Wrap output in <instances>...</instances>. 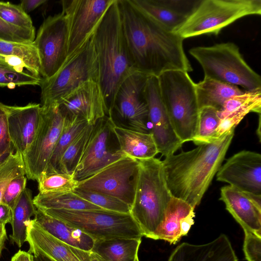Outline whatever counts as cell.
I'll return each instance as SVG.
<instances>
[{
  "mask_svg": "<svg viewBox=\"0 0 261 261\" xmlns=\"http://www.w3.org/2000/svg\"><path fill=\"white\" fill-rule=\"evenodd\" d=\"M11 154L5 155L0 157V165H1L5 161H6Z\"/></svg>",
  "mask_w": 261,
  "mask_h": 261,
  "instance_id": "cell-52",
  "label": "cell"
},
{
  "mask_svg": "<svg viewBox=\"0 0 261 261\" xmlns=\"http://www.w3.org/2000/svg\"><path fill=\"white\" fill-rule=\"evenodd\" d=\"M27 177L19 175L13 178L4 192L1 202L13 209L21 193L26 188Z\"/></svg>",
  "mask_w": 261,
  "mask_h": 261,
  "instance_id": "cell-43",
  "label": "cell"
},
{
  "mask_svg": "<svg viewBox=\"0 0 261 261\" xmlns=\"http://www.w3.org/2000/svg\"><path fill=\"white\" fill-rule=\"evenodd\" d=\"M220 200L244 230L261 237V195L227 186L221 188Z\"/></svg>",
  "mask_w": 261,
  "mask_h": 261,
  "instance_id": "cell-20",
  "label": "cell"
},
{
  "mask_svg": "<svg viewBox=\"0 0 261 261\" xmlns=\"http://www.w3.org/2000/svg\"><path fill=\"white\" fill-rule=\"evenodd\" d=\"M195 92L199 110L211 107L219 111L227 100L244 91L238 86L204 77L195 83Z\"/></svg>",
  "mask_w": 261,
  "mask_h": 261,
  "instance_id": "cell-25",
  "label": "cell"
},
{
  "mask_svg": "<svg viewBox=\"0 0 261 261\" xmlns=\"http://www.w3.org/2000/svg\"><path fill=\"white\" fill-rule=\"evenodd\" d=\"M37 181L42 193L73 192L79 184L73 174L61 172L43 173Z\"/></svg>",
  "mask_w": 261,
  "mask_h": 261,
  "instance_id": "cell-35",
  "label": "cell"
},
{
  "mask_svg": "<svg viewBox=\"0 0 261 261\" xmlns=\"http://www.w3.org/2000/svg\"><path fill=\"white\" fill-rule=\"evenodd\" d=\"M117 2L125 43L136 71L158 77L170 70L193 71L183 38L138 9L130 0Z\"/></svg>",
  "mask_w": 261,
  "mask_h": 261,
  "instance_id": "cell-1",
  "label": "cell"
},
{
  "mask_svg": "<svg viewBox=\"0 0 261 261\" xmlns=\"http://www.w3.org/2000/svg\"><path fill=\"white\" fill-rule=\"evenodd\" d=\"M149 122L159 153L165 157L174 154L183 143L178 137L172 126L163 102L158 78L149 76L144 88Z\"/></svg>",
  "mask_w": 261,
  "mask_h": 261,
  "instance_id": "cell-16",
  "label": "cell"
},
{
  "mask_svg": "<svg viewBox=\"0 0 261 261\" xmlns=\"http://www.w3.org/2000/svg\"><path fill=\"white\" fill-rule=\"evenodd\" d=\"M33 256V261H54L48 256L40 253L35 254Z\"/></svg>",
  "mask_w": 261,
  "mask_h": 261,
  "instance_id": "cell-50",
  "label": "cell"
},
{
  "mask_svg": "<svg viewBox=\"0 0 261 261\" xmlns=\"http://www.w3.org/2000/svg\"><path fill=\"white\" fill-rule=\"evenodd\" d=\"M260 14V0H200L174 32L184 39L202 35H217L240 18Z\"/></svg>",
  "mask_w": 261,
  "mask_h": 261,
  "instance_id": "cell-7",
  "label": "cell"
},
{
  "mask_svg": "<svg viewBox=\"0 0 261 261\" xmlns=\"http://www.w3.org/2000/svg\"><path fill=\"white\" fill-rule=\"evenodd\" d=\"M35 38V29H25L13 26L0 18V40L31 43Z\"/></svg>",
  "mask_w": 261,
  "mask_h": 261,
  "instance_id": "cell-41",
  "label": "cell"
},
{
  "mask_svg": "<svg viewBox=\"0 0 261 261\" xmlns=\"http://www.w3.org/2000/svg\"><path fill=\"white\" fill-rule=\"evenodd\" d=\"M234 130L218 140L191 150L172 154L162 161L166 184L172 197L198 205L221 166L231 143Z\"/></svg>",
  "mask_w": 261,
  "mask_h": 261,
  "instance_id": "cell-2",
  "label": "cell"
},
{
  "mask_svg": "<svg viewBox=\"0 0 261 261\" xmlns=\"http://www.w3.org/2000/svg\"><path fill=\"white\" fill-rule=\"evenodd\" d=\"M43 79L30 72H20L0 60V87L14 88L16 86H40Z\"/></svg>",
  "mask_w": 261,
  "mask_h": 261,
  "instance_id": "cell-36",
  "label": "cell"
},
{
  "mask_svg": "<svg viewBox=\"0 0 261 261\" xmlns=\"http://www.w3.org/2000/svg\"><path fill=\"white\" fill-rule=\"evenodd\" d=\"M115 124L108 115L98 120L93 125L90 137L74 172L78 181L86 179L107 166L124 156L116 147L114 133Z\"/></svg>",
  "mask_w": 261,
  "mask_h": 261,
  "instance_id": "cell-11",
  "label": "cell"
},
{
  "mask_svg": "<svg viewBox=\"0 0 261 261\" xmlns=\"http://www.w3.org/2000/svg\"><path fill=\"white\" fill-rule=\"evenodd\" d=\"M64 119L65 115L58 105L41 107L38 131L22 155L25 175L29 179L37 181L45 171L60 136Z\"/></svg>",
  "mask_w": 261,
  "mask_h": 261,
  "instance_id": "cell-12",
  "label": "cell"
},
{
  "mask_svg": "<svg viewBox=\"0 0 261 261\" xmlns=\"http://www.w3.org/2000/svg\"><path fill=\"white\" fill-rule=\"evenodd\" d=\"M88 124L87 121L82 118L65 115L60 136L44 173L59 172L60 162L64 152Z\"/></svg>",
  "mask_w": 261,
  "mask_h": 261,
  "instance_id": "cell-30",
  "label": "cell"
},
{
  "mask_svg": "<svg viewBox=\"0 0 261 261\" xmlns=\"http://www.w3.org/2000/svg\"><path fill=\"white\" fill-rule=\"evenodd\" d=\"M8 239L5 225H0V256L4 249L5 243Z\"/></svg>",
  "mask_w": 261,
  "mask_h": 261,
  "instance_id": "cell-49",
  "label": "cell"
},
{
  "mask_svg": "<svg viewBox=\"0 0 261 261\" xmlns=\"http://www.w3.org/2000/svg\"><path fill=\"white\" fill-rule=\"evenodd\" d=\"M217 180L244 192L261 195V155L242 150L229 158L217 173Z\"/></svg>",
  "mask_w": 261,
  "mask_h": 261,
  "instance_id": "cell-17",
  "label": "cell"
},
{
  "mask_svg": "<svg viewBox=\"0 0 261 261\" xmlns=\"http://www.w3.org/2000/svg\"><path fill=\"white\" fill-rule=\"evenodd\" d=\"M13 217L12 210L7 205L0 203V225L11 223Z\"/></svg>",
  "mask_w": 261,
  "mask_h": 261,
  "instance_id": "cell-46",
  "label": "cell"
},
{
  "mask_svg": "<svg viewBox=\"0 0 261 261\" xmlns=\"http://www.w3.org/2000/svg\"><path fill=\"white\" fill-rule=\"evenodd\" d=\"M33 255L21 250H18L11 258L10 261H33Z\"/></svg>",
  "mask_w": 261,
  "mask_h": 261,
  "instance_id": "cell-48",
  "label": "cell"
},
{
  "mask_svg": "<svg viewBox=\"0 0 261 261\" xmlns=\"http://www.w3.org/2000/svg\"><path fill=\"white\" fill-rule=\"evenodd\" d=\"M25 175L22 155L15 152L0 165V203L5 189L9 182L19 175Z\"/></svg>",
  "mask_w": 261,
  "mask_h": 261,
  "instance_id": "cell-38",
  "label": "cell"
},
{
  "mask_svg": "<svg viewBox=\"0 0 261 261\" xmlns=\"http://www.w3.org/2000/svg\"><path fill=\"white\" fill-rule=\"evenodd\" d=\"M115 0H63L62 13L68 24L67 58L92 35Z\"/></svg>",
  "mask_w": 261,
  "mask_h": 261,
  "instance_id": "cell-15",
  "label": "cell"
},
{
  "mask_svg": "<svg viewBox=\"0 0 261 261\" xmlns=\"http://www.w3.org/2000/svg\"><path fill=\"white\" fill-rule=\"evenodd\" d=\"M141 243V239L95 240L91 251L104 261H135Z\"/></svg>",
  "mask_w": 261,
  "mask_h": 261,
  "instance_id": "cell-26",
  "label": "cell"
},
{
  "mask_svg": "<svg viewBox=\"0 0 261 261\" xmlns=\"http://www.w3.org/2000/svg\"><path fill=\"white\" fill-rule=\"evenodd\" d=\"M261 104V88L233 96L227 100L221 109L218 111L221 120L236 110L251 105Z\"/></svg>",
  "mask_w": 261,
  "mask_h": 261,
  "instance_id": "cell-40",
  "label": "cell"
},
{
  "mask_svg": "<svg viewBox=\"0 0 261 261\" xmlns=\"http://www.w3.org/2000/svg\"><path fill=\"white\" fill-rule=\"evenodd\" d=\"M90 80L99 83L98 66L92 35L67 58L56 74L48 79H43L39 86L41 107L59 106L67 95Z\"/></svg>",
  "mask_w": 261,
  "mask_h": 261,
  "instance_id": "cell-8",
  "label": "cell"
},
{
  "mask_svg": "<svg viewBox=\"0 0 261 261\" xmlns=\"http://www.w3.org/2000/svg\"><path fill=\"white\" fill-rule=\"evenodd\" d=\"M73 192L83 199L105 210L122 213H130L129 205L115 197L77 188Z\"/></svg>",
  "mask_w": 261,
  "mask_h": 261,
  "instance_id": "cell-37",
  "label": "cell"
},
{
  "mask_svg": "<svg viewBox=\"0 0 261 261\" xmlns=\"http://www.w3.org/2000/svg\"><path fill=\"white\" fill-rule=\"evenodd\" d=\"M47 2L45 0H23L19 4L22 10L28 13Z\"/></svg>",
  "mask_w": 261,
  "mask_h": 261,
  "instance_id": "cell-47",
  "label": "cell"
},
{
  "mask_svg": "<svg viewBox=\"0 0 261 261\" xmlns=\"http://www.w3.org/2000/svg\"><path fill=\"white\" fill-rule=\"evenodd\" d=\"M0 18L16 27L25 29L35 28L31 17L19 5L0 2Z\"/></svg>",
  "mask_w": 261,
  "mask_h": 261,
  "instance_id": "cell-39",
  "label": "cell"
},
{
  "mask_svg": "<svg viewBox=\"0 0 261 261\" xmlns=\"http://www.w3.org/2000/svg\"><path fill=\"white\" fill-rule=\"evenodd\" d=\"M149 76L135 71L119 88L108 115L116 126L142 133L148 129V111L144 88Z\"/></svg>",
  "mask_w": 261,
  "mask_h": 261,
  "instance_id": "cell-10",
  "label": "cell"
},
{
  "mask_svg": "<svg viewBox=\"0 0 261 261\" xmlns=\"http://www.w3.org/2000/svg\"><path fill=\"white\" fill-rule=\"evenodd\" d=\"M37 208L33 202L32 191L25 188L21 193L13 209L11 223L12 233L10 241L21 247L27 242V227L31 217L35 216Z\"/></svg>",
  "mask_w": 261,
  "mask_h": 261,
  "instance_id": "cell-27",
  "label": "cell"
},
{
  "mask_svg": "<svg viewBox=\"0 0 261 261\" xmlns=\"http://www.w3.org/2000/svg\"><path fill=\"white\" fill-rule=\"evenodd\" d=\"M91 261H104L101 257L92 251H90Z\"/></svg>",
  "mask_w": 261,
  "mask_h": 261,
  "instance_id": "cell-51",
  "label": "cell"
},
{
  "mask_svg": "<svg viewBox=\"0 0 261 261\" xmlns=\"http://www.w3.org/2000/svg\"><path fill=\"white\" fill-rule=\"evenodd\" d=\"M194 208L180 199L172 197L167 209L165 219L157 234V240L175 244L180 240V226L182 220L195 213Z\"/></svg>",
  "mask_w": 261,
  "mask_h": 261,
  "instance_id": "cell-29",
  "label": "cell"
},
{
  "mask_svg": "<svg viewBox=\"0 0 261 261\" xmlns=\"http://www.w3.org/2000/svg\"><path fill=\"white\" fill-rule=\"evenodd\" d=\"M89 235L94 240L141 239L142 231L130 213L107 210H41Z\"/></svg>",
  "mask_w": 261,
  "mask_h": 261,
  "instance_id": "cell-9",
  "label": "cell"
},
{
  "mask_svg": "<svg viewBox=\"0 0 261 261\" xmlns=\"http://www.w3.org/2000/svg\"><path fill=\"white\" fill-rule=\"evenodd\" d=\"M243 251L247 261H261V237L244 230Z\"/></svg>",
  "mask_w": 261,
  "mask_h": 261,
  "instance_id": "cell-45",
  "label": "cell"
},
{
  "mask_svg": "<svg viewBox=\"0 0 261 261\" xmlns=\"http://www.w3.org/2000/svg\"><path fill=\"white\" fill-rule=\"evenodd\" d=\"M139 161L124 156L90 177L79 181L77 188L118 198L131 207L134 198V177Z\"/></svg>",
  "mask_w": 261,
  "mask_h": 261,
  "instance_id": "cell-14",
  "label": "cell"
},
{
  "mask_svg": "<svg viewBox=\"0 0 261 261\" xmlns=\"http://www.w3.org/2000/svg\"><path fill=\"white\" fill-rule=\"evenodd\" d=\"M158 78L161 96L175 133L183 143L192 141L199 114L195 83L188 72L180 70L166 71Z\"/></svg>",
  "mask_w": 261,
  "mask_h": 261,
  "instance_id": "cell-5",
  "label": "cell"
},
{
  "mask_svg": "<svg viewBox=\"0 0 261 261\" xmlns=\"http://www.w3.org/2000/svg\"><path fill=\"white\" fill-rule=\"evenodd\" d=\"M93 125L88 124L65 151L60 162L59 172L73 174L90 137Z\"/></svg>",
  "mask_w": 261,
  "mask_h": 261,
  "instance_id": "cell-34",
  "label": "cell"
},
{
  "mask_svg": "<svg viewBox=\"0 0 261 261\" xmlns=\"http://www.w3.org/2000/svg\"><path fill=\"white\" fill-rule=\"evenodd\" d=\"M138 9L174 32L187 16L177 12L164 4L161 0H130Z\"/></svg>",
  "mask_w": 261,
  "mask_h": 261,
  "instance_id": "cell-31",
  "label": "cell"
},
{
  "mask_svg": "<svg viewBox=\"0 0 261 261\" xmlns=\"http://www.w3.org/2000/svg\"><path fill=\"white\" fill-rule=\"evenodd\" d=\"M33 202L40 210H105L83 199L73 192H39L33 198Z\"/></svg>",
  "mask_w": 261,
  "mask_h": 261,
  "instance_id": "cell-28",
  "label": "cell"
},
{
  "mask_svg": "<svg viewBox=\"0 0 261 261\" xmlns=\"http://www.w3.org/2000/svg\"><path fill=\"white\" fill-rule=\"evenodd\" d=\"M220 122L216 109L205 107L199 110L197 131L192 141L199 145L218 140L217 132Z\"/></svg>",
  "mask_w": 261,
  "mask_h": 261,
  "instance_id": "cell-32",
  "label": "cell"
},
{
  "mask_svg": "<svg viewBox=\"0 0 261 261\" xmlns=\"http://www.w3.org/2000/svg\"><path fill=\"white\" fill-rule=\"evenodd\" d=\"M250 112L260 114L261 104L251 105L240 108L222 119L217 129V137L219 138L231 129H234L245 116Z\"/></svg>",
  "mask_w": 261,
  "mask_h": 261,
  "instance_id": "cell-42",
  "label": "cell"
},
{
  "mask_svg": "<svg viewBox=\"0 0 261 261\" xmlns=\"http://www.w3.org/2000/svg\"><path fill=\"white\" fill-rule=\"evenodd\" d=\"M67 116H78L94 125L108 115V109L101 87L97 81H87L67 95L59 105Z\"/></svg>",
  "mask_w": 261,
  "mask_h": 261,
  "instance_id": "cell-18",
  "label": "cell"
},
{
  "mask_svg": "<svg viewBox=\"0 0 261 261\" xmlns=\"http://www.w3.org/2000/svg\"><path fill=\"white\" fill-rule=\"evenodd\" d=\"M120 152L138 160L154 158L158 153L151 133H142L115 125L113 128Z\"/></svg>",
  "mask_w": 261,
  "mask_h": 261,
  "instance_id": "cell-24",
  "label": "cell"
},
{
  "mask_svg": "<svg viewBox=\"0 0 261 261\" xmlns=\"http://www.w3.org/2000/svg\"><path fill=\"white\" fill-rule=\"evenodd\" d=\"M28 252L42 254L54 261H91L90 251L66 244L54 238L31 220L27 227Z\"/></svg>",
  "mask_w": 261,
  "mask_h": 261,
  "instance_id": "cell-21",
  "label": "cell"
},
{
  "mask_svg": "<svg viewBox=\"0 0 261 261\" xmlns=\"http://www.w3.org/2000/svg\"><path fill=\"white\" fill-rule=\"evenodd\" d=\"M138 161L130 214L143 236L157 240L172 196L166 184L162 161L155 157Z\"/></svg>",
  "mask_w": 261,
  "mask_h": 261,
  "instance_id": "cell-4",
  "label": "cell"
},
{
  "mask_svg": "<svg viewBox=\"0 0 261 261\" xmlns=\"http://www.w3.org/2000/svg\"><path fill=\"white\" fill-rule=\"evenodd\" d=\"M168 261H238L228 237L221 234L205 244L182 243L173 251Z\"/></svg>",
  "mask_w": 261,
  "mask_h": 261,
  "instance_id": "cell-22",
  "label": "cell"
},
{
  "mask_svg": "<svg viewBox=\"0 0 261 261\" xmlns=\"http://www.w3.org/2000/svg\"><path fill=\"white\" fill-rule=\"evenodd\" d=\"M0 56L18 57L35 75L41 76L39 56L33 42L23 43L0 40Z\"/></svg>",
  "mask_w": 261,
  "mask_h": 261,
  "instance_id": "cell-33",
  "label": "cell"
},
{
  "mask_svg": "<svg viewBox=\"0 0 261 261\" xmlns=\"http://www.w3.org/2000/svg\"><path fill=\"white\" fill-rule=\"evenodd\" d=\"M99 72V84L108 109H112L123 81L136 71L123 34L117 0L107 10L92 34Z\"/></svg>",
  "mask_w": 261,
  "mask_h": 261,
  "instance_id": "cell-3",
  "label": "cell"
},
{
  "mask_svg": "<svg viewBox=\"0 0 261 261\" xmlns=\"http://www.w3.org/2000/svg\"><path fill=\"white\" fill-rule=\"evenodd\" d=\"M10 139L15 152L23 155L35 138L41 121L39 103L24 106L5 105Z\"/></svg>",
  "mask_w": 261,
  "mask_h": 261,
  "instance_id": "cell-19",
  "label": "cell"
},
{
  "mask_svg": "<svg viewBox=\"0 0 261 261\" xmlns=\"http://www.w3.org/2000/svg\"><path fill=\"white\" fill-rule=\"evenodd\" d=\"M15 152L9 137L5 105L0 103V157Z\"/></svg>",
  "mask_w": 261,
  "mask_h": 261,
  "instance_id": "cell-44",
  "label": "cell"
},
{
  "mask_svg": "<svg viewBox=\"0 0 261 261\" xmlns=\"http://www.w3.org/2000/svg\"><path fill=\"white\" fill-rule=\"evenodd\" d=\"M33 220L43 230L61 242L86 251L92 250L94 239L78 228L37 208Z\"/></svg>",
  "mask_w": 261,
  "mask_h": 261,
  "instance_id": "cell-23",
  "label": "cell"
},
{
  "mask_svg": "<svg viewBox=\"0 0 261 261\" xmlns=\"http://www.w3.org/2000/svg\"><path fill=\"white\" fill-rule=\"evenodd\" d=\"M68 30L61 12L48 16L40 27L33 41L39 56L40 75L43 80L53 76L67 58Z\"/></svg>",
  "mask_w": 261,
  "mask_h": 261,
  "instance_id": "cell-13",
  "label": "cell"
},
{
  "mask_svg": "<svg viewBox=\"0 0 261 261\" xmlns=\"http://www.w3.org/2000/svg\"><path fill=\"white\" fill-rule=\"evenodd\" d=\"M189 54L201 65L204 77L241 86L245 91L261 88L260 76L247 63L233 42L196 46Z\"/></svg>",
  "mask_w": 261,
  "mask_h": 261,
  "instance_id": "cell-6",
  "label": "cell"
},
{
  "mask_svg": "<svg viewBox=\"0 0 261 261\" xmlns=\"http://www.w3.org/2000/svg\"><path fill=\"white\" fill-rule=\"evenodd\" d=\"M135 261H139L138 257H137Z\"/></svg>",
  "mask_w": 261,
  "mask_h": 261,
  "instance_id": "cell-53",
  "label": "cell"
}]
</instances>
